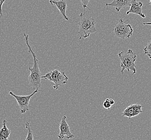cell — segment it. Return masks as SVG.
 <instances>
[{"instance_id": "obj_1", "label": "cell", "mask_w": 151, "mask_h": 140, "mask_svg": "<svg viewBox=\"0 0 151 140\" xmlns=\"http://www.w3.org/2000/svg\"><path fill=\"white\" fill-rule=\"evenodd\" d=\"M24 40L28 48V52H30L33 58V65L32 67H29V70L31 72L30 76H28V82L30 88L33 90H38L39 92L42 91L41 88L42 84V74L38 65V59L37 58L36 55L33 52L29 44V36L24 33Z\"/></svg>"}, {"instance_id": "obj_2", "label": "cell", "mask_w": 151, "mask_h": 140, "mask_svg": "<svg viewBox=\"0 0 151 140\" xmlns=\"http://www.w3.org/2000/svg\"><path fill=\"white\" fill-rule=\"evenodd\" d=\"M80 20L79 23V40L89 37L91 34L96 32V22L95 19L88 15L86 12L80 15Z\"/></svg>"}, {"instance_id": "obj_3", "label": "cell", "mask_w": 151, "mask_h": 140, "mask_svg": "<svg viewBox=\"0 0 151 140\" xmlns=\"http://www.w3.org/2000/svg\"><path fill=\"white\" fill-rule=\"evenodd\" d=\"M118 56L121 61V73H123L125 70H127L128 72L132 71V74H134L137 72L134 63L137 59L136 53H134L131 49H129L127 52H119Z\"/></svg>"}, {"instance_id": "obj_4", "label": "cell", "mask_w": 151, "mask_h": 140, "mask_svg": "<svg viewBox=\"0 0 151 140\" xmlns=\"http://www.w3.org/2000/svg\"><path fill=\"white\" fill-rule=\"evenodd\" d=\"M42 79H47L49 81L54 83L53 88L58 89L60 86L64 85L68 82V77L64 72H60L57 69L51 70L42 76Z\"/></svg>"}, {"instance_id": "obj_5", "label": "cell", "mask_w": 151, "mask_h": 140, "mask_svg": "<svg viewBox=\"0 0 151 140\" xmlns=\"http://www.w3.org/2000/svg\"><path fill=\"white\" fill-rule=\"evenodd\" d=\"M114 32L115 36L124 40L130 38L133 34V29L130 24H125L121 18L115 26Z\"/></svg>"}, {"instance_id": "obj_6", "label": "cell", "mask_w": 151, "mask_h": 140, "mask_svg": "<svg viewBox=\"0 0 151 140\" xmlns=\"http://www.w3.org/2000/svg\"><path fill=\"white\" fill-rule=\"evenodd\" d=\"M38 92H39L38 90L33 91L32 93L27 95H17L14 94L12 91H9V94L15 99L21 110V113L24 114L29 110V102L31 98Z\"/></svg>"}, {"instance_id": "obj_7", "label": "cell", "mask_w": 151, "mask_h": 140, "mask_svg": "<svg viewBox=\"0 0 151 140\" xmlns=\"http://www.w3.org/2000/svg\"><path fill=\"white\" fill-rule=\"evenodd\" d=\"M66 116H64L60 122V133L58 136L59 139H63L64 138H66L67 139H72L74 137V135L70 131V126L66 121Z\"/></svg>"}, {"instance_id": "obj_8", "label": "cell", "mask_w": 151, "mask_h": 140, "mask_svg": "<svg viewBox=\"0 0 151 140\" xmlns=\"http://www.w3.org/2000/svg\"><path fill=\"white\" fill-rule=\"evenodd\" d=\"M142 105L139 104H132L124 110L122 113L123 116H127L129 119L131 118L138 115L139 114L142 113Z\"/></svg>"}, {"instance_id": "obj_9", "label": "cell", "mask_w": 151, "mask_h": 140, "mask_svg": "<svg viewBox=\"0 0 151 140\" xmlns=\"http://www.w3.org/2000/svg\"><path fill=\"white\" fill-rule=\"evenodd\" d=\"M49 2L52 6H55V7H57V8L59 10V12L60 13L61 16L66 21L69 20V18L67 16L66 14L67 4L65 0H59V1L50 0Z\"/></svg>"}, {"instance_id": "obj_10", "label": "cell", "mask_w": 151, "mask_h": 140, "mask_svg": "<svg viewBox=\"0 0 151 140\" xmlns=\"http://www.w3.org/2000/svg\"><path fill=\"white\" fill-rule=\"evenodd\" d=\"M130 6L129 10L127 11L126 13L127 15H129L130 14H134L140 16L143 18L146 17L145 15L142 14V2H138L136 0H132Z\"/></svg>"}, {"instance_id": "obj_11", "label": "cell", "mask_w": 151, "mask_h": 140, "mask_svg": "<svg viewBox=\"0 0 151 140\" xmlns=\"http://www.w3.org/2000/svg\"><path fill=\"white\" fill-rule=\"evenodd\" d=\"M132 0H113V1L110 3H106V6H107L114 7L117 12H119L121 9L125 8L130 6Z\"/></svg>"}, {"instance_id": "obj_12", "label": "cell", "mask_w": 151, "mask_h": 140, "mask_svg": "<svg viewBox=\"0 0 151 140\" xmlns=\"http://www.w3.org/2000/svg\"><path fill=\"white\" fill-rule=\"evenodd\" d=\"M6 120L3 121V126L0 129V140H8L9 139L11 131L6 126Z\"/></svg>"}, {"instance_id": "obj_13", "label": "cell", "mask_w": 151, "mask_h": 140, "mask_svg": "<svg viewBox=\"0 0 151 140\" xmlns=\"http://www.w3.org/2000/svg\"><path fill=\"white\" fill-rule=\"evenodd\" d=\"M25 128L27 129V137L26 138V140H33L34 138H33V136L32 129H31L30 123L27 122V121L25 123Z\"/></svg>"}, {"instance_id": "obj_14", "label": "cell", "mask_w": 151, "mask_h": 140, "mask_svg": "<svg viewBox=\"0 0 151 140\" xmlns=\"http://www.w3.org/2000/svg\"><path fill=\"white\" fill-rule=\"evenodd\" d=\"M144 54L146 55L151 60V40L148 41L147 45L144 49Z\"/></svg>"}, {"instance_id": "obj_15", "label": "cell", "mask_w": 151, "mask_h": 140, "mask_svg": "<svg viewBox=\"0 0 151 140\" xmlns=\"http://www.w3.org/2000/svg\"><path fill=\"white\" fill-rule=\"evenodd\" d=\"M103 107L106 109V110H110V108L111 107L112 105L110 102V99H106V100L104 101L103 104Z\"/></svg>"}, {"instance_id": "obj_16", "label": "cell", "mask_w": 151, "mask_h": 140, "mask_svg": "<svg viewBox=\"0 0 151 140\" xmlns=\"http://www.w3.org/2000/svg\"><path fill=\"white\" fill-rule=\"evenodd\" d=\"M82 3V5L83 8L85 9V12H86V9L88 8L89 10H91V9H89L88 7V4L89 3V1L90 0H79Z\"/></svg>"}, {"instance_id": "obj_17", "label": "cell", "mask_w": 151, "mask_h": 140, "mask_svg": "<svg viewBox=\"0 0 151 140\" xmlns=\"http://www.w3.org/2000/svg\"><path fill=\"white\" fill-rule=\"evenodd\" d=\"M6 0H0V18L3 16V11H2V6Z\"/></svg>"}, {"instance_id": "obj_18", "label": "cell", "mask_w": 151, "mask_h": 140, "mask_svg": "<svg viewBox=\"0 0 151 140\" xmlns=\"http://www.w3.org/2000/svg\"><path fill=\"white\" fill-rule=\"evenodd\" d=\"M144 25H151V23H143Z\"/></svg>"}, {"instance_id": "obj_19", "label": "cell", "mask_w": 151, "mask_h": 140, "mask_svg": "<svg viewBox=\"0 0 151 140\" xmlns=\"http://www.w3.org/2000/svg\"><path fill=\"white\" fill-rule=\"evenodd\" d=\"M147 6H149V5H151V0H150V2H149V3L147 4Z\"/></svg>"}]
</instances>
